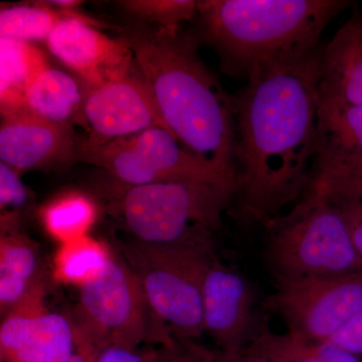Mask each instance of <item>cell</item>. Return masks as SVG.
I'll return each instance as SVG.
<instances>
[{"label": "cell", "instance_id": "f546056e", "mask_svg": "<svg viewBox=\"0 0 362 362\" xmlns=\"http://www.w3.org/2000/svg\"><path fill=\"white\" fill-rule=\"evenodd\" d=\"M328 342L362 358V311L354 316Z\"/></svg>", "mask_w": 362, "mask_h": 362}, {"label": "cell", "instance_id": "5b68a950", "mask_svg": "<svg viewBox=\"0 0 362 362\" xmlns=\"http://www.w3.org/2000/svg\"><path fill=\"white\" fill-rule=\"evenodd\" d=\"M267 230L264 257L276 281L362 271L361 257L332 202L302 199Z\"/></svg>", "mask_w": 362, "mask_h": 362}, {"label": "cell", "instance_id": "8992f818", "mask_svg": "<svg viewBox=\"0 0 362 362\" xmlns=\"http://www.w3.org/2000/svg\"><path fill=\"white\" fill-rule=\"evenodd\" d=\"M78 290L77 306L69 316L78 341L101 352L109 346H159L173 339L154 316L134 271L114 252L103 271Z\"/></svg>", "mask_w": 362, "mask_h": 362}, {"label": "cell", "instance_id": "83f0119b", "mask_svg": "<svg viewBox=\"0 0 362 362\" xmlns=\"http://www.w3.org/2000/svg\"><path fill=\"white\" fill-rule=\"evenodd\" d=\"M330 202L337 207L341 214L354 247L362 259V199Z\"/></svg>", "mask_w": 362, "mask_h": 362}, {"label": "cell", "instance_id": "f1b7e54d", "mask_svg": "<svg viewBox=\"0 0 362 362\" xmlns=\"http://www.w3.org/2000/svg\"><path fill=\"white\" fill-rule=\"evenodd\" d=\"M157 349L146 344L140 349L109 346L100 352L96 362H156Z\"/></svg>", "mask_w": 362, "mask_h": 362}, {"label": "cell", "instance_id": "7a4b0ae2", "mask_svg": "<svg viewBox=\"0 0 362 362\" xmlns=\"http://www.w3.org/2000/svg\"><path fill=\"white\" fill-rule=\"evenodd\" d=\"M120 37L169 132L235 185L233 97L202 61L197 33L133 23Z\"/></svg>", "mask_w": 362, "mask_h": 362}, {"label": "cell", "instance_id": "e0dca14e", "mask_svg": "<svg viewBox=\"0 0 362 362\" xmlns=\"http://www.w3.org/2000/svg\"><path fill=\"white\" fill-rule=\"evenodd\" d=\"M84 86L70 74L54 68H45L25 90V104L33 115L49 122L71 125L84 124Z\"/></svg>", "mask_w": 362, "mask_h": 362}, {"label": "cell", "instance_id": "484cf974", "mask_svg": "<svg viewBox=\"0 0 362 362\" xmlns=\"http://www.w3.org/2000/svg\"><path fill=\"white\" fill-rule=\"evenodd\" d=\"M302 199L329 202L362 199V166L310 185Z\"/></svg>", "mask_w": 362, "mask_h": 362}, {"label": "cell", "instance_id": "cb8c5ba5", "mask_svg": "<svg viewBox=\"0 0 362 362\" xmlns=\"http://www.w3.org/2000/svg\"><path fill=\"white\" fill-rule=\"evenodd\" d=\"M117 4L133 23L166 30L182 28L181 25L197 13L194 0H125Z\"/></svg>", "mask_w": 362, "mask_h": 362}, {"label": "cell", "instance_id": "ba28073f", "mask_svg": "<svg viewBox=\"0 0 362 362\" xmlns=\"http://www.w3.org/2000/svg\"><path fill=\"white\" fill-rule=\"evenodd\" d=\"M78 161L103 169L111 180L124 185L195 181L235 192L233 182L162 127L149 128L99 146L80 143Z\"/></svg>", "mask_w": 362, "mask_h": 362}, {"label": "cell", "instance_id": "4316f807", "mask_svg": "<svg viewBox=\"0 0 362 362\" xmlns=\"http://www.w3.org/2000/svg\"><path fill=\"white\" fill-rule=\"evenodd\" d=\"M220 350L209 349L197 340L177 339L157 347L156 362H218Z\"/></svg>", "mask_w": 362, "mask_h": 362}, {"label": "cell", "instance_id": "1f68e13d", "mask_svg": "<svg viewBox=\"0 0 362 362\" xmlns=\"http://www.w3.org/2000/svg\"><path fill=\"white\" fill-rule=\"evenodd\" d=\"M99 354L100 352L90 345L76 340L75 351L66 362H96Z\"/></svg>", "mask_w": 362, "mask_h": 362}, {"label": "cell", "instance_id": "d6986e66", "mask_svg": "<svg viewBox=\"0 0 362 362\" xmlns=\"http://www.w3.org/2000/svg\"><path fill=\"white\" fill-rule=\"evenodd\" d=\"M99 207L90 195L69 190L56 195L40 209L45 232L59 245L87 237L96 223Z\"/></svg>", "mask_w": 362, "mask_h": 362}, {"label": "cell", "instance_id": "2e32d148", "mask_svg": "<svg viewBox=\"0 0 362 362\" xmlns=\"http://www.w3.org/2000/svg\"><path fill=\"white\" fill-rule=\"evenodd\" d=\"M319 96L362 105L361 14L354 13L322 47Z\"/></svg>", "mask_w": 362, "mask_h": 362}, {"label": "cell", "instance_id": "277c9868", "mask_svg": "<svg viewBox=\"0 0 362 362\" xmlns=\"http://www.w3.org/2000/svg\"><path fill=\"white\" fill-rule=\"evenodd\" d=\"M110 209L137 242L180 244L214 235L235 192L213 183L195 181L109 185Z\"/></svg>", "mask_w": 362, "mask_h": 362}, {"label": "cell", "instance_id": "6da1fadb", "mask_svg": "<svg viewBox=\"0 0 362 362\" xmlns=\"http://www.w3.org/2000/svg\"><path fill=\"white\" fill-rule=\"evenodd\" d=\"M321 51L259 71L233 96V214L244 226L268 228L310 185Z\"/></svg>", "mask_w": 362, "mask_h": 362}, {"label": "cell", "instance_id": "4dcf8cb0", "mask_svg": "<svg viewBox=\"0 0 362 362\" xmlns=\"http://www.w3.org/2000/svg\"><path fill=\"white\" fill-rule=\"evenodd\" d=\"M218 362H278L275 357L272 356L259 342L257 338L254 341L247 346L246 349L240 350L235 354H225L220 351Z\"/></svg>", "mask_w": 362, "mask_h": 362}, {"label": "cell", "instance_id": "ffe728a7", "mask_svg": "<svg viewBox=\"0 0 362 362\" xmlns=\"http://www.w3.org/2000/svg\"><path fill=\"white\" fill-rule=\"evenodd\" d=\"M77 13L78 11H62L47 1L2 7L0 37L26 42L47 40L62 21Z\"/></svg>", "mask_w": 362, "mask_h": 362}, {"label": "cell", "instance_id": "7402d4cb", "mask_svg": "<svg viewBox=\"0 0 362 362\" xmlns=\"http://www.w3.org/2000/svg\"><path fill=\"white\" fill-rule=\"evenodd\" d=\"M0 277L37 284L45 280L39 245L20 226L0 228Z\"/></svg>", "mask_w": 362, "mask_h": 362}, {"label": "cell", "instance_id": "30bf717a", "mask_svg": "<svg viewBox=\"0 0 362 362\" xmlns=\"http://www.w3.org/2000/svg\"><path fill=\"white\" fill-rule=\"evenodd\" d=\"M87 135L81 144L99 146L153 127L166 128L135 59L103 84L85 90Z\"/></svg>", "mask_w": 362, "mask_h": 362}, {"label": "cell", "instance_id": "52a82bcc", "mask_svg": "<svg viewBox=\"0 0 362 362\" xmlns=\"http://www.w3.org/2000/svg\"><path fill=\"white\" fill-rule=\"evenodd\" d=\"M214 235L158 246L133 240L124 259L141 283L157 320L177 339L197 340L204 333L199 270Z\"/></svg>", "mask_w": 362, "mask_h": 362}, {"label": "cell", "instance_id": "4fadbf2b", "mask_svg": "<svg viewBox=\"0 0 362 362\" xmlns=\"http://www.w3.org/2000/svg\"><path fill=\"white\" fill-rule=\"evenodd\" d=\"M97 28L101 23L77 13L62 21L45 40L52 56L77 77L84 90L103 84L134 59L121 37L112 39Z\"/></svg>", "mask_w": 362, "mask_h": 362}, {"label": "cell", "instance_id": "5bb4252c", "mask_svg": "<svg viewBox=\"0 0 362 362\" xmlns=\"http://www.w3.org/2000/svg\"><path fill=\"white\" fill-rule=\"evenodd\" d=\"M80 141L73 126L49 122L30 111L1 117L0 160L21 175L75 163Z\"/></svg>", "mask_w": 362, "mask_h": 362}, {"label": "cell", "instance_id": "9a60e30c", "mask_svg": "<svg viewBox=\"0 0 362 362\" xmlns=\"http://www.w3.org/2000/svg\"><path fill=\"white\" fill-rule=\"evenodd\" d=\"M361 166L362 105L319 96L316 156L309 187Z\"/></svg>", "mask_w": 362, "mask_h": 362}, {"label": "cell", "instance_id": "9c48e42d", "mask_svg": "<svg viewBox=\"0 0 362 362\" xmlns=\"http://www.w3.org/2000/svg\"><path fill=\"white\" fill-rule=\"evenodd\" d=\"M266 308L287 332L307 341L325 342L362 311V271L335 277L276 281Z\"/></svg>", "mask_w": 362, "mask_h": 362}, {"label": "cell", "instance_id": "ac0fdd59", "mask_svg": "<svg viewBox=\"0 0 362 362\" xmlns=\"http://www.w3.org/2000/svg\"><path fill=\"white\" fill-rule=\"evenodd\" d=\"M49 65L47 57L32 42L0 37V109L1 117L28 111L25 90Z\"/></svg>", "mask_w": 362, "mask_h": 362}, {"label": "cell", "instance_id": "d4e9b609", "mask_svg": "<svg viewBox=\"0 0 362 362\" xmlns=\"http://www.w3.org/2000/svg\"><path fill=\"white\" fill-rule=\"evenodd\" d=\"M21 173L0 162V221H21L23 211L33 201Z\"/></svg>", "mask_w": 362, "mask_h": 362}, {"label": "cell", "instance_id": "603a6c76", "mask_svg": "<svg viewBox=\"0 0 362 362\" xmlns=\"http://www.w3.org/2000/svg\"><path fill=\"white\" fill-rule=\"evenodd\" d=\"M256 338L278 362H362L333 343L307 341L288 332L276 334L263 328Z\"/></svg>", "mask_w": 362, "mask_h": 362}, {"label": "cell", "instance_id": "7c38bea8", "mask_svg": "<svg viewBox=\"0 0 362 362\" xmlns=\"http://www.w3.org/2000/svg\"><path fill=\"white\" fill-rule=\"evenodd\" d=\"M47 283L1 318L0 362H66L76 349L70 317L45 305Z\"/></svg>", "mask_w": 362, "mask_h": 362}, {"label": "cell", "instance_id": "44dd1931", "mask_svg": "<svg viewBox=\"0 0 362 362\" xmlns=\"http://www.w3.org/2000/svg\"><path fill=\"white\" fill-rule=\"evenodd\" d=\"M112 256L107 245L89 235L59 245L54 261V277L81 287L99 275Z\"/></svg>", "mask_w": 362, "mask_h": 362}, {"label": "cell", "instance_id": "3957f363", "mask_svg": "<svg viewBox=\"0 0 362 362\" xmlns=\"http://www.w3.org/2000/svg\"><path fill=\"white\" fill-rule=\"evenodd\" d=\"M350 4L344 0H204L197 1V35L216 49L228 75L247 81L316 51L326 26Z\"/></svg>", "mask_w": 362, "mask_h": 362}, {"label": "cell", "instance_id": "8fae6325", "mask_svg": "<svg viewBox=\"0 0 362 362\" xmlns=\"http://www.w3.org/2000/svg\"><path fill=\"white\" fill-rule=\"evenodd\" d=\"M204 333L225 354L249 346L258 337L256 295L239 271L226 265L214 250L207 252L199 270Z\"/></svg>", "mask_w": 362, "mask_h": 362}]
</instances>
